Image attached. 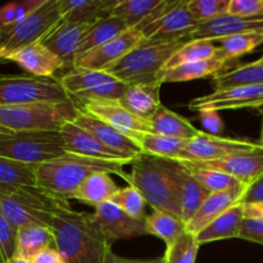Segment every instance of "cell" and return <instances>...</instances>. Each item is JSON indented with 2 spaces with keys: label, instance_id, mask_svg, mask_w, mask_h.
<instances>
[{
  "label": "cell",
  "instance_id": "1",
  "mask_svg": "<svg viewBox=\"0 0 263 263\" xmlns=\"http://www.w3.org/2000/svg\"><path fill=\"white\" fill-rule=\"evenodd\" d=\"M50 229L55 238V249L66 263H102L110 246L94 216L72 210L71 205L55 213Z\"/></svg>",
  "mask_w": 263,
  "mask_h": 263
},
{
  "label": "cell",
  "instance_id": "2",
  "mask_svg": "<svg viewBox=\"0 0 263 263\" xmlns=\"http://www.w3.org/2000/svg\"><path fill=\"white\" fill-rule=\"evenodd\" d=\"M133 162L125 159L109 161L64 153L58 158L36 166V186L69 200L74 190L87 177L98 172L118 175L128 184L130 174L126 172L125 166L133 164Z\"/></svg>",
  "mask_w": 263,
  "mask_h": 263
},
{
  "label": "cell",
  "instance_id": "3",
  "mask_svg": "<svg viewBox=\"0 0 263 263\" xmlns=\"http://www.w3.org/2000/svg\"><path fill=\"white\" fill-rule=\"evenodd\" d=\"M189 41V37L172 40L144 39L130 53L103 71L108 72L127 86L157 81V77L171 57Z\"/></svg>",
  "mask_w": 263,
  "mask_h": 263
},
{
  "label": "cell",
  "instance_id": "4",
  "mask_svg": "<svg viewBox=\"0 0 263 263\" xmlns=\"http://www.w3.org/2000/svg\"><path fill=\"white\" fill-rule=\"evenodd\" d=\"M128 185L141 193L153 211H162L181 218L171 159L154 158L143 154L133 162Z\"/></svg>",
  "mask_w": 263,
  "mask_h": 263
},
{
  "label": "cell",
  "instance_id": "5",
  "mask_svg": "<svg viewBox=\"0 0 263 263\" xmlns=\"http://www.w3.org/2000/svg\"><path fill=\"white\" fill-rule=\"evenodd\" d=\"M69 205L68 199L39 186H22L0 192V208L15 229L27 226L51 228L61 208Z\"/></svg>",
  "mask_w": 263,
  "mask_h": 263
},
{
  "label": "cell",
  "instance_id": "6",
  "mask_svg": "<svg viewBox=\"0 0 263 263\" xmlns=\"http://www.w3.org/2000/svg\"><path fill=\"white\" fill-rule=\"evenodd\" d=\"M79 112L74 102L0 107V126L9 131L59 133L64 125L73 122Z\"/></svg>",
  "mask_w": 263,
  "mask_h": 263
},
{
  "label": "cell",
  "instance_id": "7",
  "mask_svg": "<svg viewBox=\"0 0 263 263\" xmlns=\"http://www.w3.org/2000/svg\"><path fill=\"white\" fill-rule=\"evenodd\" d=\"M61 20L58 0H45L41 7L21 22L0 26V61L43 40Z\"/></svg>",
  "mask_w": 263,
  "mask_h": 263
},
{
  "label": "cell",
  "instance_id": "8",
  "mask_svg": "<svg viewBox=\"0 0 263 263\" xmlns=\"http://www.w3.org/2000/svg\"><path fill=\"white\" fill-rule=\"evenodd\" d=\"M66 153L59 133L10 131L0 135V157L26 164H37Z\"/></svg>",
  "mask_w": 263,
  "mask_h": 263
},
{
  "label": "cell",
  "instance_id": "9",
  "mask_svg": "<svg viewBox=\"0 0 263 263\" xmlns=\"http://www.w3.org/2000/svg\"><path fill=\"white\" fill-rule=\"evenodd\" d=\"M73 102L57 79L0 73V107Z\"/></svg>",
  "mask_w": 263,
  "mask_h": 263
},
{
  "label": "cell",
  "instance_id": "10",
  "mask_svg": "<svg viewBox=\"0 0 263 263\" xmlns=\"http://www.w3.org/2000/svg\"><path fill=\"white\" fill-rule=\"evenodd\" d=\"M73 102L79 100H121L127 85L105 71L69 69L57 77Z\"/></svg>",
  "mask_w": 263,
  "mask_h": 263
},
{
  "label": "cell",
  "instance_id": "11",
  "mask_svg": "<svg viewBox=\"0 0 263 263\" xmlns=\"http://www.w3.org/2000/svg\"><path fill=\"white\" fill-rule=\"evenodd\" d=\"M262 146L258 143L244 139L221 138L211 134L200 133L192 140L186 141L181 156L176 161L210 162L228 158L239 153L257 151Z\"/></svg>",
  "mask_w": 263,
  "mask_h": 263
},
{
  "label": "cell",
  "instance_id": "12",
  "mask_svg": "<svg viewBox=\"0 0 263 263\" xmlns=\"http://www.w3.org/2000/svg\"><path fill=\"white\" fill-rule=\"evenodd\" d=\"M74 103L80 110L99 118L130 139L138 134L152 133L149 121L126 109L120 100H79Z\"/></svg>",
  "mask_w": 263,
  "mask_h": 263
},
{
  "label": "cell",
  "instance_id": "13",
  "mask_svg": "<svg viewBox=\"0 0 263 263\" xmlns=\"http://www.w3.org/2000/svg\"><path fill=\"white\" fill-rule=\"evenodd\" d=\"M143 40L144 36L141 31H139L138 28H127L125 32L120 33L108 43L100 45L99 48L79 57L74 62L73 68L103 71L108 66L123 58Z\"/></svg>",
  "mask_w": 263,
  "mask_h": 263
},
{
  "label": "cell",
  "instance_id": "14",
  "mask_svg": "<svg viewBox=\"0 0 263 263\" xmlns=\"http://www.w3.org/2000/svg\"><path fill=\"white\" fill-rule=\"evenodd\" d=\"M92 216L110 246L121 239L148 235L145 220H136L131 217L112 202H105L95 207Z\"/></svg>",
  "mask_w": 263,
  "mask_h": 263
},
{
  "label": "cell",
  "instance_id": "15",
  "mask_svg": "<svg viewBox=\"0 0 263 263\" xmlns=\"http://www.w3.org/2000/svg\"><path fill=\"white\" fill-rule=\"evenodd\" d=\"M263 107V85L261 86L233 87V89L213 91L208 95L198 97L189 103V109H240V108Z\"/></svg>",
  "mask_w": 263,
  "mask_h": 263
},
{
  "label": "cell",
  "instance_id": "16",
  "mask_svg": "<svg viewBox=\"0 0 263 263\" xmlns=\"http://www.w3.org/2000/svg\"><path fill=\"white\" fill-rule=\"evenodd\" d=\"M177 162H182V163L190 164V166L202 167V168L221 171L223 174L235 177L241 184L249 186L263 175V148L257 149V151L246 152V153L235 154V156H230L228 158L218 159V161Z\"/></svg>",
  "mask_w": 263,
  "mask_h": 263
},
{
  "label": "cell",
  "instance_id": "17",
  "mask_svg": "<svg viewBox=\"0 0 263 263\" xmlns=\"http://www.w3.org/2000/svg\"><path fill=\"white\" fill-rule=\"evenodd\" d=\"M91 25L92 23H66L61 20L41 43L63 62L66 68L73 69L80 46Z\"/></svg>",
  "mask_w": 263,
  "mask_h": 263
},
{
  "label": "cell",
  "instance_id": "18",
  "mask_svg": "<svg viewBox=\"0 0 263 263\" xmlns=\"http://www.w3.org/2000/svg\"><path fill=\"white\" fill-rule=\"evenodd\" d=\"M197 25L198 22L187 9V2L180 0L163 17L139 31H141L144 39L172 40L187 37Z\"/></svg>",
  "mask_w": 263,
  "mask_h": 263
},
{
  "label": "cell",
  "instance_id": "19",
  "mask_svg": "<svg viewBox=\"0 0 263 263\" xmlns=\"http://www.w3.org/2000/svg\"><path fill=\"white\" fill-rule=\"evenodd\" d=\"M73 123L86 130L92 136H95L105 146L120 153L123 158L135 161L139 157L143 156L140 149L135 145V143L130 138H127L122 133L116 130L115 127L103 122L102 120L94 117V116L80 110L77 117L74 118Z\"/></svg>",
  "mask_w": 263,
  "mask_h": 263
},
{
  "label": "cell",
  "instance_id": "20",
  "mask_svg": "<svg viewBox=\"0 0 263 263\" xmlns=\"http://www.w3.org/2000/svg\"><path fill=\"white\" fill-rule=\"evenodd\" d=\"M252 31H263L262 18H240L231 14H225L208 22L198 23L190 35L189 40H207L218 41L229 36L238 33L252 32Z\"/></svg>",
  "mask_w": 263,
  "mask_h": 263
},
{
  "label": "cell",
  "instance_id": "21",
  "mask_svg": "<svg viewBox=\"0 0 263 263\" xmlns=\"http://www.w3.org/2000/svg\"><path fill=\"white\" fill-rule=\"evenodd\" d=\"M4 62H13L27 71L28 74L45 77V79H57V72L66 68L63 62L53 51L49 50L41 41L20 49L7 57Z\"/></svg>",
  "mask_w": 263,
  "mask_h": 263
},
{
  "label": "cell",
  "instance_id": "22",
  "mask_svg": "<svg viewBox=\"0 0 263 263\" xmlns=\"http://www.w3.org/2000/svg\"><path fill=\"white\" fill-rule=\"evenodd\" d=\"M59 134L64 143L66 153L79 154V156L90 157V158L109 159V161H116V159L117 161L120 159L131 161V159L123 158L120 153L105 146L95 136H92L91 134L87 133L80 126L74 125L73 122L64 125Z\"/></svg>",
  "mask_w": 263,
  "mask_h": 263
},
{
  "label": "cell",
  "instance_id": "23",
  "mask_svg": "<svg viewBox=\"0 0 263 263\" xmlns=\"http://www.w3.org/2000/svg\"><path fill=\"white\" fill-rule=\"evenodd\" d=\"M248 187L249 186H239L234 187V189L212 193V194L208 195L199 211L186 223L187 233L197 235L203 229L207 228L212 221H215L222 213H225L229 208L240 203Z\"/></svg>",
  "mask_w": 263,
  "mask_h": 263
},
{
  "label": "cell",
  "instance_id": "24",
  "mask_svg": "<svg viewBox=\"0 0 263 263\" xmlns=\"http://www.w3.org/2000/svg\"><path fill=\"white\" fill-rule=\"evenodd\" d=\"M172 171L176 184L177 198L181 207V218L185 223H187L199 211L210 193L180 162L172 161Z\"/></svg>",
  "mask_w": 263,
  "mask_h": 263
},
{
  "label": "cell",
  "instance_id": "25",
  "mask_svg": "<svg viewBox=\"0 0 263 263\" xmlns=\"http://www.w3.org/2000/svg\"><path fill=\"white\" fill-rule=\"evenodd\" d=\"M236 64V61H230L220 53L204 61L193 62V63L182 64L171 69H164L157 77V81L162 82H185L204 77H215L217 74L228 72L233 69Z\"/></svg>",
  "mask_w": 263,
  "mask_h": 263
},
{
  "label": "cell",
  "instance_id": "26",
  "mask_svg": "<svg viewBox=\"0 0 263 263\" xmlns=\"http://www.w3.org/2000/svg\"><path fill=\"white\" fill-rule=\"evenodd\" d=\"M161 86L162 82L159 81L130 85L120 100L121 104L139 118L149 121L162 105L159 98Z\"/></svg>",
  "mask_w": 263,
  "mask_h": 263
},
{
  "label": "cell",
  "instance_id": "27",
  "mask_svg": "<svg viewBox=\"0 0 263 263\" xmlns=\"http://www.w3.org/2000/svg\"><path fill=\"white\" fill-rule=\"evenodd\" d=\"M118 0H58L62 22L94 23L112 14Z\"/></svg>",
  "mask_w": 263,
  "mask_h": 263
},
{
  "label": "cell",
  "instance_id": "28",
  "mask_svg": "<svg viewBox=\"0 0 263 263\" xmlns=\"http://www.w3.org/2000/svg\"><path fill=\"white\" fill-rule=\"evenodd\" d=\"M246 220V204L238 203L216 218L207 228L195 235L199 246L225 239L239 238L241 226Z\"/></svg>",
  "mask_w": 263,
  "mask_h": 263
},
{
  "label": "cell",
  "instance_id": "29",
  "mask_svg": "<svg viewBox=\"0 0 263 263\" xmlns=\"http://www.w3.org/2000/svg\"><path fill=\"white\" fill-rule=\"evenodd\" d=\"M152 133L168 138L181 139V140H192L199 135L202 131L194 127L187 118L177 115L174 110L161 105L156 115L149 120Z\"/></svg>",
  "mask_w": 263,
  "mask_h": 263
},
{
  "label": "cell",
  "instance_id": "30",
  "mask_svg": "<svg viewBox=\"0 0 263 263\" xmlns=\"http://www.w3.org/2000/svg\"><path fill=\"white\" fill-rule=\"evenodd\" d=\"M120 190L115 180L107 172H98L87 177L76 190H74L72 199H76L84 204L98 205L105 202H110L116 193Z\"/></svg>",
  "mask_w": 263,
  "mask_h": 263
},
{
  "label": "cell",
  "instance_id": "31",
  "mask_svg": "<svg viewBox=\"0 0 263 263\" xmlns=\"http://www.w3.org/2000/svg\"><path fill=\"white\" fill-rule=\"evenodd\" d=\"M48 248H55V238L51 229L44 226L18 229L15 257L33 261L36 256Z\"/></svg>",
  "mask_w": 263,
  "mask_h": 263
},
{
  "label": "cell",
  "instance_id": "32",
  "mask_svg": "<svg viewBox=\"0 0 263 263\" xmlns=\"http://www.w3.org/2000/svg\"><path fill=\"white\" fill-rule=\"evenodd\" d=\"M131 140L135 143V145L140 149L144 156L171 159V161H176L180 158L187 141L154 133L138 134Z\"/></svg>",
  "mask_w": 263,
  "mask_h": 263
},
{
  "label": "cell",
  "instance_id": "33",
  "mask_svg": "<svg viewBox=\"0 0 263 263\" xmlns=\"http://www.w3.org/2000/svg\"><path fill=\"white\" fill-rule=\"evenodd\" d=\"M215 91L233 87L261 86L263 85V64L259 61L238 64L233 69L212 77Z\"/></svg>",
  "mask_w": 263,
  "mask_h": 263
},
{
  "label": "cell",
  "instance_id": "34",
  "mask_svg": "<svg viewBox=\"0 0 263 263\" xmlns=\"http://www.w3.org/2000/svg\"><path fill=\"white\" fill-rule=\"evenodd\" d=\"M127 28L128 27L122 20L112 14L108 15V17L100 18L97 22L92 23L89 32L85 36L84 41H82L81 46H80L77 58L89 53V51L94 50V49L99 48L103 44L108 43V41L115 39L120 33L125 32Z\"/></svg>",
  "mask_w": 263,
  "mask_h": 263
},
{
  "label": "cell",
  "instance_id": "35",
  "mask_svg": "<svg viewBox=\"0 0 263 263\" xmlns=\"http://www.w3.org/2000/svg\"><path fill=\"white\" fill-rule=\"evenodd\" d=\"M145 228L148 235L157 236L164 241L167 247L172 246L182 234L186 231V223L181 218L171 215V213L153 211L145 218Z\"/></svg>",
  "mask_w": 263,
  "mask_h": 263
},
{
  "label": "cell",
  "instance_id": "36",
  "mask_svg": "<svg viewBox=\"0 0 263 263\" xmlns=\"http://www.w3.org/2000/svg\"><path fill=\"white\" fill-rule=\"evenodd\" d=\"M36 186V166L0 157V192Z\"/></svg>",
  "mask_w": 263,
  "mask_h": 263
},
{
  "label": "cell",
  "instance_id": "37",
  "mask_svg": "<svg viewBox=\"0 0 263 263\" xmlns=\"http://www.w3.org/2000/svg\"><path fill=\"white\" fill-rule=\"evenodd\" d=\"M161 3L162 0H118L112 15L122 20L128 28H139Z\"/></svg>",
  "mask_w": 263,
  "mask_h": 263
},
{
  "label": "cell",
  "instance_id": "38",
  "mask_svg": "<svg viewBox=\"0 0 263 263\" xmlns=\"http://www.w3.org/2000/svg\"><path fill=\"white\" fill-rule=\"evenodd\" d=\"M218 53H220V48L216 46L213 41L192 40L185 44L176 54L171 57V59L167 62V64L162 71L175 68V67L182 66V64L193 63V62L210 59L212 57L217 55Z\"/></svg>",
  "mask_w": 263,
  "mask_h": 263
},
{
  "label": "cell",
  "instance_id": "39",
  "mask_svg": "<svg viewBox=\"0 0 263 263\" xmlns=\"http://www.w3.org/2000/svg\"><path fill=\"white\" fill-rule=\"evenodd\" d=\"M220 51L225 58L230 61H238L241 55L252 53L256 48L263 44V31H252V32L238 33L221 39Z\"/></svg>",
  "mask_w": 263,
  "mask_h": 263
},
{
  "label": "cell",
  "instance_id": "40",
  "mask_svg": "<svg viewBox=\"0 0 263 263\" xmlns=\"http://www.w3.org/2000/svg\"><path fill=\"white\" fill-rule=\"evenodd\" d=\"M200 184L203 185L205 190H207L210 194L217 192H222V190H229L234 189V187L239 186H247V185L241 184L239 180H236L235 177L230 176L228 174H223L221 171H216V170L211 168H202V167H195L190 166V164L182 163L180 162Z\"/></svg>",
  "mask_w": 263,
  "mask_h": 263
},
{
  "label": "cell",
  "instance_id": "41",
  "mask_svg": "<svg viewBox=\"0 0 263 263\" xmlns=\"http://www.w3.org/2000/svg\"><path fill=\"white\" fill-rule=\"evenodd\" d=\"M199 247L195 235L185 231L172 246L166 248L164 263H195Z\"/></svg>",
  "mask_w": 263,
  "mask_h": 263
},
{
  "label": "cell",
  "instance_id": "42",
  "mask_svg": "<svg viewBox=\"0 0 263 263\" xmlns=\"http://www.w3.org/2000/svg\"><path fill=\"white\" fill-rule=\"evenodd\" d=\"M110 202L115 203L123 212H126L128 216L136 218V220H145L146 218L145 211L148 203L144 199L141 193L131 185L118 190Z\"/></svg>",
  "mask_w": 263,
  "mask_h": 263
},
{
  "label": "cell",
  "instance_id": "43",
  "mask_svg": "<svg viewBox=\"0 0 263 263\" xmlns=\"http://www.w3.org/2000/svg\"><path fill=\"white\" fill-rule=\"evenodd\" d=\"M230 0H189L187 9L198 23L228 14Z\"/></svg>",
  "mask_w": 263,
  "mask_h": 263
},
{
  "label": "cell",
  "instance_id": "44",
  "mask_svg": "<svg viewBox=\"0 0 263 263\" xmlns=\"http://www.w3.org/2000/svg\"><path fill=\"white\" fill-rule=\"evenodd\" d=\"M45 0H23L13 2L0 8V26H9L21 22L43 5Z\"/></svg>",
  "mask_w": 263,
  "mask_h": 263
},
{
  "label": "cell",
  "instance_id": "45",
  "mask_svg": "<svg viewBox=\"0 0 263 263\" xmlns=\"http://www.w3.org/2000/svg\"><path fill=\"white\" fill-rule=\"evenodd\" d=\"M17 231L0 208V263H8L15 257Z\"/></svg>",
  "mask_w": 263,
  "mask_h": 263
},
{
  "label": "cell",
  "instance_id": "46",
  "mask_svg": "<svg viewBox=\"0 0 263 263\" xmlns=\"http://www.w3.org/2000/svg\"><path fill=\"white\" fill-rule=\"evenodd\" d=\"M229 14L240 18H262L263 0H230Z\"/></svg>",
  "mask_w": 263,
  "mask_h": 263
},
{
  "label": "cell",
  "instance_id": "47",
  "mask_svg": "<svg viewBox=\"0 0 263 263\" xmlns=\"http://www.w3.org/2000/svg\"><path fill=\"white\" fill-rule=\"evenodd\" d=\"M239 239L263 246V220L246 218L239 234Z\"/></svg>",
  "mask_w": 263,
  "mask_h": 263
},
{
  "label": "cell",
  "instance_id": "48",
  "mask_svg": "<svg viewBox=\"0 0 263 263\" xmlns=\"http://www.w3.org/2000/svg\"><path fill=\"white\" fill-rule=\"evenodd\" d=\"M198 113H199L198 118H199L200 123L211 135L220 136V134H222V131L225 130V123H223L222 118L220 117L217 110L205 109Z\"/></svg>",
  "mask_w": 263,
  "mask_h": 263
},
{
  "label": "cell",
  "instance_id": "49",
  "mask_svg": "<svg viewBox=\"0 0 263 263\" xmlns=\"http://www.w3.org/2000/svg\"><path fill=\"white\" fill-rule=\"evenodd\" d=\"M102 263H164L163 256L157 257L153 259H133L126 258V257H120L112 251V246H109L105 251L104 258Z\"/></svg>",
  "mask_w": 263,
  "mask_h": 263
},
{
  "label": "cell",
  "instance_id": "50",
  "mask_svg": "<svg viewBox=\"0 0 263 263\" xmlns=\"http://www.w3.org/2000/svg\"><path fill=\"white\" fill-rule=\"evenodd\" d=\"M240 203H244V204L263 203V175L261 177H258L253 184L249 185Z\"/></svg>",
  "mask_w": 263,
  "mask_h": 263
},
{
  "label": "cell",
  "instance_id": "51",
  "mask_svg": "<svg viewBox=\"0 0 263 263\" xmlns=\"http://www.w3.org/2000/svg\"><path fill=\"white\" fill-rule=\"evenodd\" d=\"M33 263H66L55 248H48L35 257Z\"/></svg>",
  "mask_w": 263,
  "mask_h": 263
},
{
  "label": "cell",
  "instance_id": "52",
  "mask_svg": "<svg viewBox=\"0 0 263 263\" xmlns=\"http://www.w3.org/2000/svg\"><path fill=\"white\" fill-rule=\"evenodd\" d=\"M246 218L263 220V203L246 204Z\"/></svg>",
  "mask_w": 263,
  "mask_h": 263
},
{
  "label": "cell",
  "instance_id": "53",
  "mask_svg": "<svg viewBox=\"0 0 263 263\" xmlns=\"http://www.w3.org/2000/svg\"><path fill=\"white\" fill-rule=\"evenodd\" d=\"M8 263H33L32 261H27V259H22V258H18V257H14L13 259H10Z\"/></svg>",
  "mask_w": 263,
  "mask_h": 263
},
{
  "label": "cell",
  "instance_id": "54",
  "mask_svg": "<svg viewBox=\"0 0 263 263\" xmlns=\"http://www.w3.org/2000/svg\"><path fill=\"white\" fill-rule=\"evenodd\" d=\"M259 145L263 148V112H262V125H261V138H259V141H258Z\"/></svg>",
  "mask_w": 263,
  "mask_h": 263
},
{
  "label": "cell",
  "instance_id": "55",
  "mask_svg": "<svg viewBox=\"0 0 263 263\" xmlns=\"http://www.w3.org/2000/svg\"><path fill=\"white\" fill-rule=\"evenodd\" d=\"M7 133H10V131H9V130H7V128L2 127V126H0V135H2V134H7Z\"/></svg>",
  "mask_w": 263,
  "mask_h": 263
},
{
  "label": "cell",
  "instance_id": "56",
  "mask_svg": "<svg viewBox=\"0 0 263 263\" xmlns=\"http://www.w3.org/2000/svg\"><path fill=\"white\" fill-rule=\"evenodd\" d=\"M258 61H259V63H261V64H263V54H262V57H261V58H259V59H258Z\"/></svg>",
  "mask_w": 263,
  "mask_h": 263
}]
</instances>
